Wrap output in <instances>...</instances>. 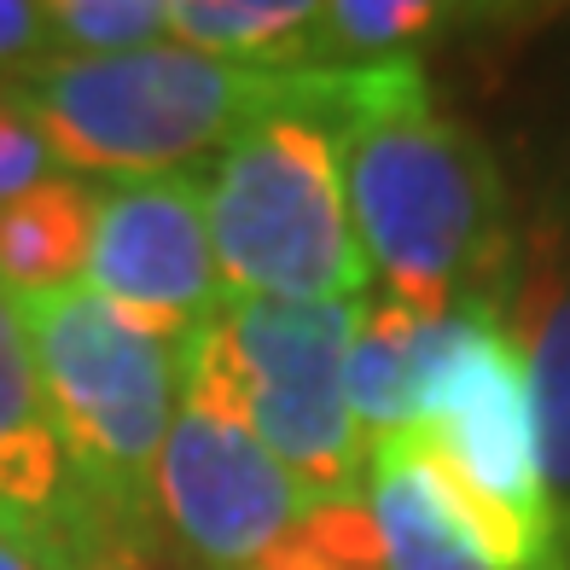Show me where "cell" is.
Instances as JSON below:
<instances>
[{
    "mask_svg": "<svg viewBox=\"0 0 570 570\" xmlns=\"http://www.w3.org/2000/svg\"><path fill=\"white\" fill-rule=\"evenodd\" d=\"M361 256L391 297L425 321L489 308L512 285V198L501 164L460 117L436 111L420 53L361 59L332 117Z\"/></svg>",
    "mask_w": 570,
    "mask_h": 570,
    "instance_id": "6da1fadb",
    "label": "cell"
},
{
    "mask_svg": "<svg viewBox=\"0 0 570 570\" xmlns=\"http://www.w3.org/2000/svg\"><path fill=\"white\" fill-rule=\"evenodd\" d=\"M361 65L315 70H256L158 41L122 59H47L41 70L7 82L30 111L41 140L76 180H158L193 175L250 122L279 111L338 117L355 94Z\"/></svg>",
    "mask_w": 570,
    "mask_h": 570,
    "instance_id": "7a4b0ae2",
    "label": "cell"
},
{
    "mask_svg": "<svg viewBox=\"0 0 570 570\" xmlns=\"http://www.w3.org/2000/svg\"><path fill=\"white\" fill-rule=\"evenodd\" d=\"M36 367L94 501L128 548L151 559L158 541V460L180 407V338L122 315L82 279L18 297Z\"/></svg>",
    "mask_w": 570,
    "mask_h": 570,
    "instance_id": "3957f363",
    "label": "cell"
},
{
    "mask_svg": "<svg viewBox=\"0 0 570 570\" xmlns=\"http://www.w3.org/2000/svg\"><path fill=\"white\" fill-rule=\"evenodd\" d=\"M361 303L227 297L210 321L180 338V391L227 407L315 507L361 501L373 460L344 402V361L361 326Z\"/></svg>",
    "mask_w": 570,
    "mask_h": 570,
    "instance_id": "277c9868",
    "label": "cell"
},
{
    "mask_svg": "<svg viewBox=\"0 0 570 570\" xmlns=\"http://www.w3.org/2000/svg\"><path fill=\"white\" fill-rule=\"evenodd\" d=\"M216 274L245 303H361L373 268L361 256L338 135L326 117L279 111L227 140L204 169Z\"/></svg>",
    "mask_w": 570,
    "mask_h": 570,
    "instance_id": "5b68a950",
    "label": "cell"
},
{
    "mask_svg": "<svg viewBox=\"0 0 570 570\" xmlns=\"http://www.w3.org/2000/svg\"><path fill=\"white\" fill-rule=\"evenodd\" d=\"M413 436L449 465L478 507L524 535L541 564L570 570V507L548 489L524 355L501 315L460 308L431 321Z\"/></svg>",
    "mask_w": 570,
    "mask_h": 570,
    "instance_id": "8992f818",
    "label": "cell"
},
{
    "mask_svg": "<svg viewBox=\"0 0 570 570\" xmlns=\"http://www.w3.org/2000/svg\"><path fill=\"white\" fill-rule=\"evenodd\" d=\"M308 512L303 483L227 407L180 391L158 460V524L204 570H250Z\"/></svg>",
    "mask_w": 570,
    "mask_h": 570,
    "instance_id": "52a82bcc",
    "label": "cell"
},
{
    "mask_svg": "<svg viewBox=\"0 0 570 570\" xmlns=\"http://www.w3.org/2000/svg\"><path fill=\"white\" fill-rule=\"evenodd\" d=\"M0 535L53 570H140L111 512L94 501L53 420L18 297L0 285Z\"/></svg>",
    "mask_w": 570,
    "mask_h": 570,
    "instance_id": "ba28073f",
    "label": "cell"
},
{
    "mask_svg": "<svg viewBox=\"0 0 570 570\" xmlns=\"http://www.w3.org/2000/svg\"><path fill=\"white\" fill-rule=\"evenodd\" d=\"M82 285L122 315L187 338L227 303L204 216V175H158L94 187Z\"/></svg>",
    "mask_w": 570,
    "mask_h": 570,
    "instance_id": "9c48e42d",
    "label": "cell"
},
{
    "mask_svg": "<svg viewBox=\"0 0 570 570\" xmlns=\"http://www.w3.org/2000/svg\"><path fill=\"white\" fill-rule=\"evenodd\" d=\"M361 507L373 518L379 570H548L530 541L465 495L413 431L373 449Z\"/></svg>",
    "mask_w": 570,
    "mask_h": 570,
    "instance_id": "30bf717a",
    "label": "cell"
},
{
    "mask_svg": "<svg viewBox=\"0 0 570 570\" xmlns=\"http://www.w3.org/2000/svg\"><path fill=\"white\" fill-rule=\"evenodd\" d=\"M501 321L518 355H524L548 489L570 507V263L564 256H541L524 274H512Z\"/></svg>",
    "mask_w": 570,
    "mask_h": 570,
    "instance_id": "8fae6325",
    "label": "cell"
},
{
    "mask_svg": "<svg viewBox=\"0 0 570 570\" xmlns=\"http://www.w3.org/2000/svg\"><path fill=\"white\" fill-rule=\"evenodd\" d=\"M425 332H431V321L391 297L361 303V326H355L350 361H344V402L355 413L361 436H367V449L420 425Z\"/></svg>",
    "mask_w": 570,
    "mask_h": 570,
    "instance_id": "7c38bea8",
    "label": "cell"
},
{
    "mask_svg": "<svg viewBox=\"0 0 570 570\" xmlns=\"http://www.w3.org/2000/svg\"><path fill=\"white\" fill-rule=\"evenodd\" d=\"M169 41L256 70L326 65L315 0H169Z\"/></svg>",
    "mask_w": 570,
    "mask_h": 570,
    "instance_id": "4fadbf2b",
    "label": "cell"
},
{
    "mask_svg": "<svg viewBox=\"0 0 570 570\" xmlns=\"http://www.w3.org/2000/svg\"><path fill=\"white\" fill-rule=\"evenodd\" d=\"M94 227V187L76 175H53L36 193L0 204V285L12 297L82 279Z\"/></svg>",
    "mask_w": 570,
    "mask_h": 570,
    "instance_id": "5bb4252c",
    "label": "cell"
},
{
    "mask_svg": "<svg viewBox=\"0 0 570 570\" xmlns=\"http://www.w3.org/2000/svg\"><path fill=\"white\" fill-rule=\"evenodd\" d=\"M454 12L436 0H326L321 7V53L326 65H361V59H402L413 41L449 30Z\"/></svg>",
    "mask_w": 570,
    "mask_h": 570,
    "instance_id": "9a60e30c",
    "label": "cell"
},
{
    "mask_svg": "<svg viewBox=\"0 0 570 570\" xmlns=\"http://www.w3.org/2000/svg\"><path fill=\"white\" fill-rule=\"evenodd\" d=\"M53 59H122L169 41V0H41Z\"/></svg>",
    "mask_w": 570,
    "mask_h": 570,
    "instance_id": "2e32d148",
    "label": "cell"
},
{
    "mask_svg": "<svg viewBox=\"0 0 570 570\" xmlns=\"http://www.w3.org/2000/svg\"><path fill=\"white\" fill-rule=\"evenodd\" d=\"M53 175H65L53 146L41 140V128L18 106V94L0 82V204L36 193L41 180H53Z\"/></svg>",
    "mask_w": 570,
    "mask_h": 570,
    "instance_id": "e0dca14e",
    "label": "cell"
},
{
    "mask_svg": "<svg viewBox=\"0 0 570 570\" xmlns=\"http://www.w3.org/2000/svg\"><path fill=\"white\" fill-rule=\"evenodd\" d=\"M47 59H53V47H47L41 0H0V82H18Z\"/></svg>",
    "mask_w": 570,
    "mask_h": 570,
    "instance_id": "ac0fdd59",
    "label": "cell"
},
{
    "mask_svg": "<svg viewBox=\"0 0 570 570\" xmlns=\"http://www.w3.org/2000/svg\"><path fill=\"white\" fill-rule=\"evenodd\" d=\"M0 570H53L47 559H36L30 548H18L12 535H0Z\"/></svg>",
    "mask_w": 570,
    "mask_h": 570,
    "instance_id": "d6986e66",
    "label": "cell"
}]
</instances>
